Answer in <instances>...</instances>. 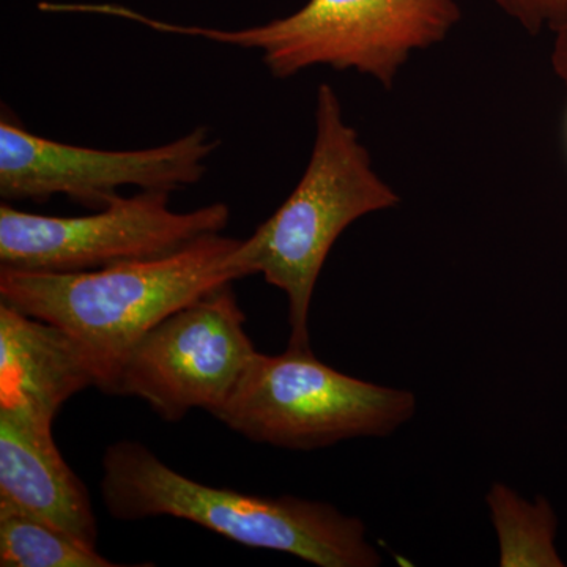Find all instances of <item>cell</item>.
I'll use <instances>...</instances> for the list:
<instances>
[{
    "label": "cell",
    "mask_w": 567,
    "mask_h": 567,
    "mask_svg": "<svg viewBox=\"0 0 567 567\" xmlns=\"http://www.w3.org/2000/svg\"><path fill=\"white\" fill-rule=\"evenodd\" d=\"M0 566L118 567L63 529L0 499Z\"/></svg>",
    "instance_id": "11"
},
{
    "label": "cell",
    "mask_w": 567,
    "mask_h": 567,
    "mask_svg": "<svg viewBox=\"0 0 567 567\" xmlns=\"http://www.w3.org/2000/svg\"><path fill=\"white\" fill-rule=\"evenodd\" d=\"M0 499L96 548L91 495L55 446L52 424L6 409H0Z\"/></svg>",
    "instance_id": "9"
},
{
    "label": "cell",
    "mask_w": 567,
    "mask_h": 567,
    "mask_svg": "<svg viewBox=\"0 0 567 567\" xmlns=\"http://www.w3.org/2000/svg\"><path fill=\"white\" fill-rule=\"evenodd\" d=\"M495 3L532 35L544 29L555 31L567 13V0H495Z\"/></svg>",
    "instance_id": "13"
},
{
    "label": "cell",
    "mask_w": 567,
    "mask_h": 567,
    "mask_svg": "<svg viewBox=\"0 0 567 567\" xmlns=\"http://www.w3.org/2000/svg\"><path fill=\"white\" fill-rule=\"evenodd\" d=\"M415 394L342 374L311 349L256 353L216 415L265 445L308 451L358 436H386L415 415Z\"/></svg>",
    "instance_id": "5"
},
{
    "label": "cell",
    "mask_w": 567,
    "mask_h": 567,
    "mask_svg": "<svg viewBox=\"0 0 567 567\" xmlns=\"http://www.w3.org/2000/svg\"><path fill=\"white\" fill-rule=\"evenodd\" d=\"M96 386L87 358L62 328L0 303V409L52 424L74 394Z\"/></svg>",
    "instance_id": "10"
},
{
    "label": "cell",
    "mask_w": 567,
    "mask_h": 567,
    "mask_svg": "<svg viewBox=\"0 0 567 567\" xmlns=\"http://www.w3.org/2000/svg\"><path fill=\"white\" fill-rule=\"evenodd\" d=\"M240 240L221 234L153 259L74 274L0 268V301L62 328L87 358L96 388L115 394L133 347L167 316L237 281Z\"/></svg>",
    "instance_id": "1"
},
{
    "label": "cell",
    "mask_w": 567,
    "mask_h": 567,
    "mask_svg": "<svg viewBox=\"0 0 567 567\" xmlns=\"http://www.w3.org/2000/svg\"><path fill=\"white\" fill-rule=\"evenodd\" d=\"M399 204V194L375 173L360 134L344 121L338 92L320 84L315 147L303 177L281 207L230 256L238 279L262 275L287 295L289 347L311 349L312 295L341 234L369 213Z\"/></svg>",
    "instance_id": "2"
},
{
    "label": "cell",
    "mask_w": 567,
    "mask_h": 567,
    "mask_svg": "<svg viewBox=\"0 0 567 567\" xmlns=\"http://www.w3.org/2000/svg\"><path fill=\"white\" fill-rule=\"evenodd\" d=\"M89 11L156 32L259 51L278 80L330 66L374 78L385 89L393 87L413 52L443 43L462 20L457 0H308L287 17L234 31L156 20L117 3H91Z\"/></svg>",
    "instance_id": "4"
},
{
    "label": "cell",
    "mask_w": 567,
    "mask_h": 567,
    "mask_svg": "<svg viewBox=\"0 0 567 567\" xmlns=\"http://www.w3.org/2000/svg\"><path fill=\"white\" fill-rule=\"evenodd\" d=\"M171 193L117 197L92 215L50 216L0 207V267L74 274L178 251L230 221L226 204L177 213Z\"/></svg>",
    "instance_id": "6"
},
{
    "label": "cell",
    "mask_w": 567,
    "mask_h": 567,
    "mask_svg": "<svg viewBox=\"0 0 567 567\" xmlns=\"http://www.w3.org/2000/svg\"><path fill=\"white\" fill-rule=\"evenodd\" d=\"M554 32L557 40H555L554 52H551V65L558 76L567 82V13Z\"/></svg>",
    "instance_id": "14"
},
{
    "label": "cell",
    "mask_w": 567,
    "mask_h": 567,
    "mask_svg": "<svg viewBox=\"0 0 567 567\" xmlns=\"http://www.w3.org/2000/svg\"><path fill=\"white\" fill-rule=\"evenodd\" d=\"M487 503L498 533L499 565L565 566L555 548L557 518L546 499L524 502L505 484H495Z\"/></svg>",
    "instance_id": "12"
},
{
    "label": "cell",
    "mask_w": 567,
    "mask_h": 567,
    "mask_svg": "<svg viewBox=\"0 0 567 567\" xmlns=\"http://www.w3.org/2000/svg\"><path fill=\"white\" fill-rule=\"evenodd\" d=\"M230 284L167 316L133 347L115 394L133 395L163 420L192 410L218 415L256 357Z\"/></svg>",
    "instance_id": "7"
},
{
    "label": "cell",
    "mask_w": 567,
    "mask_h": 567,
    "mask_svg": "<svg viewBox=\"0 0 567 567\" xmlns=\"http://www.w3.org/2000/svg\"><path fill=\"white\" fill-rule=\"evenodd\" d=\"M219 141L207 126L177 141L141 151H100L51 141L28 132L6 115L0 122V196L6 200L44 203L65 196L103 208L126 186L174 193L196 185Z\"/></svg>",
    "instance_id": "8"
},
{
    "label": "cell",
    "mask_w": 567,
    "mask_h": 567,
    "mask_svg": "<svg viewBox=\"0 0 567 567\" xmlns=\"http://www.w3.org/2000/svg\"><path fill=\"white\" fill-rule=\"evenodd\" d=\"M102 496L118 520L182 518L241 546L284 551L320 567L382 565L360 518L298 496H252L197 483L128 440L104 453Z\"/></svg>",
    "instance_id": "3"
}]
</instances>
